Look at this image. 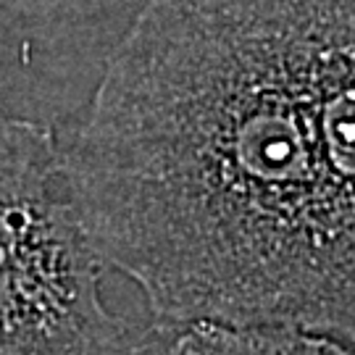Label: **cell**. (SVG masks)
Listing matches in <instances>:
<instances>
[{"label": "cell", "instance_id": "cell-3", "mask_svg": "<svg viewBox=\"0 0 355 355\" xmlns=\"http://www.w3.org/2000/svg\"><path fill=\"white\" fill-rule=\"evenodd\" d=\"M227 355H353V345L295 327H227L216 324Z\"/></svg>", "mask_w": 355, "mask_h": 355}, {"label": "cell", "instance_id": "cell-1", "mask_svg": "<svg viewBox=\"0 0 355 355\" xmlns=\"http://www.w3.org/2000/svg\"><path fill=\"white\" fill-rule=\"evenodd\" d=\"M155 321L355 340V0H148L64 148Z\"/></svg>", "mask_w": 355, "mask_h": 355}, {"label": "cell", "instance_id": "cell-2", "mask_svg": "<svg viewBox=\"0 0 355 355\" xmlns=\"http://www.w3.org/2000/svg\"><path fill=\"white\" fill-rule=\"evenodd\" d=\"M55 129L0 114V355H135Z\"/></svg>", "mask_w": 355, "mask_h": 355}, {"label": "cell", "instance_id": "cell-4", "mask_svg": "<svg viewBox=\"0 0 355 355\" xmlns=\"http://www.w3.org/2000/svg\"><path fill=\"white\" fill-rule=\"evenodd\" d=\"M135 355H227L218 343L214 321L168 324L155 321L137 343Z\"/></svg>", "mask_w": 355, "mask_h": 355}]
</instances>
